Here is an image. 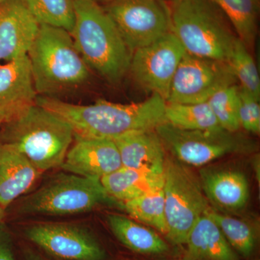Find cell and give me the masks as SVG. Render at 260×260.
<instances>
[{
  "instance_id": "35",
  "label": "cell",
  "mask_w": 260,
  "mask_h": 260,
  "mask_svg": "<svg viewBox=\"0 0 260 260\" xmlns=\"http://www.w3.org/2000/svg\"><path fill=\"white\" fill-rule=\"evenodd\" d=\"M160 1L164 2V3H166V2H172V3H174L175 0H160Z\"/></svg>"
},
{
  "instance_id": "36",
  "label": "cell",
  "mask_w": 260,
  "mask_h": 260,
  "mask_svg": "<svg viewBox=\"0 0 260 260\" xmlns=\"http://www.w3.org/2000/svg\"><path fill=\"white\" fill-rule=\"evenodd\" d=\"M7 0H0V5L2 4H3V3H5V2H6Z\"/></svg>"
},
{
  "instance_id": "26",
  "label": "cell",
  "mask_w": 260,
  "mask_h": 260,
  "mask_svg": "<svg viewBox=\"0 0 260 260\" xmlns=\"http://www.w3.org/2000/svg\"><path fill=\"white\" fill-rule=\"evenodd\" d=\"M40 25L73 30L75 21L74 0H21Z\"/></svg>"
},
{
  "instance_id": "11",
  "label": "cell",
  "mask_w": 260,
  "mask_h": 260,
  "mask_svg": "<svg viewBox=\"0 0 260 260\" xmlns=\"http://www.w3.org/2000/svg\"><path fill=\"white\" fill-rule=\"evenodd\" d=\"M237 83L225 61L186 52L173 78L167 103L199 104L208 102L220 89Z\"/></svg>"
},
{
  "instance_id": "21",
  "label": "cell",
  "mask_w": 260,
  "mask_h": 260,
  "mask_svg": "<svg viewBox=\"0 0 260 260\" xmlns=\"http://www.w3.org/2000/svg\"><path fill=\"white\" fill-rule=\"evenodd\" d=\"M107 223L113 235L128 249L143 254H161L169 251L156 232L124 215L110 214Z\"/></svg>"
},
{
  "instance_id": "7",
  "label": "cell",
  "mask_w": 260,
  "mask_h": 260,
  "mask_svg": "<svg viewBox=\"0 0 260 260\" xmlns=\"http://www.w3.org/2000/svg\"><path fill=\"white\" fill-rule=\"evenodd\" d=\"M167 237L174 244L185 245L195 223L210 206L201 183L182 162L168 159L164 171Z\"/></svg>"
},
{
  "instance_id": "27",
  "label": "cell",
  "mask_w": 260,
  "mask_h": 260,
  "mask_svg": "<svg viewBox=\"0 0 260 260\" xmlns=\"http://www.w3.org/2000/svg\"><path fill=\"white\" fill-rule=\"evenodd\" d=\"M228 64L232 70L240 88L260 98V79L257 67L245 44L237 39Z\"/></svg>"
},
{
  "instance_id": "20",
  "label": "cell",
  "mask_w": 260,
  "mask_h": 260,
  "mask_svg": "<svg viewBox=\"0 0 260 260\" xmlns=\"http://www.w3.org/2000/svg\"><path fill=\"white\" fill-rule=\"evenodd\" d=\"M164 181V174L123 167L101 179L107 194L122 205L147 193L162 189Z\"/></svg>"
},
{
  "instance_id": "13",
  "label": "cell",
  "mask_w": 260,
  "mask_h": 260,
  "mask_svg": "<svg viewBox=\"0 0 260 260\" xmlns=\"http://www.w3.org/2000/svg\"><path fill=\"white\" fill-rule=\"evenodd\" d=\"M122 167L114 140L75 136L61 168L80 177L102 179Z\"/></svg>"
},
{
  "instance_id": "22",
  "label": "cell",
  "mask_w": 260,
  "mask_h": 260,
  "mask_svg": "<svg viewBox=\"0 0 260 260\" xmlns=\"http://www.w3.org/2000/svg\"><path fill=\"white\" fill-rule=\"evenodd\" d=\"M228 19L238 39L249 49L257 34V0H212Z\"/></svg>"
},
{
  "instance_id": "18",
  "label": "cell",
  "mask_w": 260,
  "mask_h": 260,
  "mask_svg": "<svg viewBox=\"0 0 260 260\" xmlns=\"http://www.w3.org/2000/svg\"><path fill=\"white\" fill-rule=\"evenodd\" d=\"M42 174L16 149L0 144V206L6 209L32 187Z\"/></svg>"
},
{
  "instance_id": "1",
  "label": "cell",
  "mask_w": 260,
  "mask_h": 260,
  "mask_svg": "<svg viewBox=\"0 0 260 260\" xmlns=\"http://www.w3.org/2000/svg\"><path fill=\"white\" fill-rule=\"evenodd\" d=\"M37 104L66 121L75 136L114 140L130 133L155 129L165 122L166 101L158 95L133 104L99 100L78 105L58 98L38 96Z\"/></svg>"
},
{
  "instance_id": "34",
  "label": "cell",
  "mask_w": 260,
  "mask_h": 260,
  "mask_svg": "<svg viewBox=\"0 0 260 260\" xmlns=\"http://www.w3.org/2000/svg\"><path fill=\"white\" fill-rule=\"evenodd\" d=\"M97 3H99L101 5H106L107 3H111V2L114 1V0H95Z\"/></svg>"
},
{
  "instance_id": "24",
  "label": "cell",
  "mask_w": 260,
  "mask_h": 260,
  "mask_svg": "<svg viewBox=\"0 0 260 260\" xmlns=\"http://www.w3.org/2000/svg\"><path fill=\"white\" fill-rule=\"evenodd\" d=\"M205 214L218 225L227 242L239 255L244 258L252 255L256 248V234L250 223L210 208Z\"/></svg>"
},
{
  "instance_id": "14",
  "label": "cell",
  "mask_w": 260,
  "mask_h": 260,
  "mask_svg": "<svg viewBox=\"0 0 260 260\" xmlns=\"http://www.w3.org/2000/svg\"><path fill=\"white\" fill-rule=\"evenodd\" d=\"M28 56L0 64V126L37 104Z\"/></svg>"
},
{
  "instance_id": "37",
  "label": "cell",
  "mask_w": 260,
  "mask_h": 260,
  "mask_svg": "<svg viewBox=\"0 0 260 260\" xmlns=\"http://www.w3.org/2000/svg\"><path fill=\"white\" fill-rule=\"evenodd\" d=\"M255 260H259V259H255Z\"/></svg>"
},
{
  "instance_id": "31",
  "label": "cell",
  "mask_w": 260,
  "mask_h": 260,
  "mask_svg": "<svg viewBox=\"0 0 260 260\" xmlns=\"http://www.w3.org/2000/svg\"><path fill=\"white\" fill-rule=\"evenodd\" d=\"M16 251L20 260H54L25 242H22L18 246L16 244Z\"/></svg>"
},
{
  "instance_id": "25",
  "label": "cell",
  "mask_w": 260,
  "mask_h": 260,
  "mask_svg": "<svg viewBox=\"0 0 260 260\" xmlns=\"http://www.w3.org/2000/svg\"><path fill=\"white\" fill-rule=\"evenodd\" d=\"M123 208L132 218L150 225L167 235L165 200L162 189L126 202L123 203Z\"/></svg>"
},
{
  "instance_id": "30",
  "label": "cell",
  "mask_w": 260,
  "mask_h": 260,
  "mask_svg": "<svg viewBox=\"0 0 260 260\" xmlns=\"http://www.w3.org/2000/svg\"><path fill=\"white\" fill-rule=\"evenodd\" d=\"M0 260H17L14 236L4 223L0 226Z\"/></svg>"
},
{
  "instance_id": "17",
  "label": "cell",
  "mask_w": 260,
  "mask_h": 260,
  "mask_svg": "<svg viewBox=\"0 0 260 260\" xmlns=\"http://www.w3.org/2000/svg\"><path fill=\"white\" fill-rule=\"evenodd\" d=\"M123 167L164 174L165 147L155 129L135 132L116 138Z\"/></svg>"
},
{
  "instance_id": "16",
  "label": "cell",
  "mask_w": 260,
  "mask_h": 260,
  "mask_svg": "<svg viewBox=\"0 0 260 260\" xmlns=\"http://www.w3.org/2000/svg\"><path fill=\"white\" fill-rule=\"evenodd\" d=\"M200 183L208 202L222 211H240L249 199L245 174L229 169H202Z\"/></svg>"
},
{
  "instance_id": "12",
  "label": "cell",
  "mask_w": 260,
  "mask_h": 260,
  "mask_svg": "<svg viewBox=\"0 0 260 260\" xmlns=\"http://www.w3.org/2000/svg\"><path fill=\"white\" fill-rule=\"evenodd\" d=\"M185 54L177 37L169 31L133 51L129 73L143 90L167 102L173 78Z\"/></svg>"
},
{
  "instance_id": "29",
  "label": "cell",
  "mask_w": 260,
  "mask_h": 260,
  "mask_svg": "<svg viewBox=\"0 0 260 260\" xmlns=\"http://www.w3.org/2000/svg\"><path fill=\"white\" fill-rule=\"evenodd\" d=\"M239 119L241 128L254 135L260 133L259 99L239 87Z\"/></svg>"
},
{
  "instance_id": "32",
  "label": "cell",
  "mask_w": 260,
  "mask_h": 260,
  "mask_svg": "<svg viewBox=\"0 0 260 260\" xmlns=\"http://www.w3.org/2000/svg\"><path fill=\"white\" fill-rule=\"evenodd\" d=\"M252 167L254 168V173H255L256 181H258L259 186L260 184V160L259 155H256L252 160Z\"/></svg>"
},
{
  "instance_id": "33",
  "label": "cell",
  "mask_w": 260,
  "mask_h": 260,
  "mask_svg": "<svg viewBox=\"0 0 260 260\" xmlns=\"http://www.w3.org/2000/svg\"><path fill=\"white\" fill-rule=\"evenodd\" d=\"M5 209L3 207L0 206V226L3 224V219L5 218Z\"/></svg>"
},
{
  "instance_id": "28",
  "label": "cell",
  "mask_w": 260,
  "mask_h": 260,
  "mask_svg": "<svg viewBox=\"0 0 260 260\" xmlns=\"http://www.w3.org/2000/svg\"><path fill=\"white\" fill-rule=\"evenodd\" d=\"M207 102L220 127L232 133L239 131V87L234 84L220 89Z\"/></svg>"
},
{
  "instance_id": "19",
  "label": "cell",
  "mask_w": 260,
  "mask_h": 260,
  "mask_svg": "<svg viewBox=\"0 0 260 260\" xmlns=\"http://www.w3.org/2000/svg\"><path fill=\"white\" fill-rule=\"evenodd\" d=\"M185 245L191 260H240L218 225L206 214L195 223Z\"/></svg>"
},
{
  "instance_id": "3",
  "label": "cell",
  "mask_w": 260,
  "mask_h": 260,
  "mask_svg": "<svg viewBox=\"0 0 260 260\" xmlns=\"http://www.w3.org/2000/svg\"><path fill=\"white\" fill-rule=\"evenodd\" d=\"M27 56L38 96L56 98L90 78V68L64 29L40 25Z\"/></svg>"
},
{
  "instance_id": "2",
  "label": "cell",
  "mask_w": 260,
  "mask_h": 260,
  "mask_svg": "<svg viewBox=\"0 0 260 260\" xmlns=\"http://www.w3.org/2000/svg\"><path fill=\"white\" fill-rule=\"evenodd\" d=\"M74 10L70 34L83 60L107 81L119 83L129 73L133 51L102 5L74 0Z\"/></svg>"
},
{
  "instance_id": "6",
  "label": "cell",
  "mask_w": 260,
  "mask_h": 260,
  "mask_svg": "<svg viewBox=\"0 0 260 260\" xmlns=\"http://www.w3.org/2000/svg\"><path fill=\"white\" fill-rule=\"evenodd\" d=\"M101 205L123 208L107 194L100 179L61 173L26 197L18 208L23 215H70Z\"/></svg>"
},
{
  "instance_id": "5",
  "label": "cell",
  "mask_w": 260,
  "mask_h": 260,
  "mask_svg": "<svg viewBox=\"0 0 260 260\" xmlns=\"http://www.w3.org/2000/svg\"><path fill=\"white\" fill-rule=\"evenodd\" d=\"M170 31L191 55L228 62L238 37L212 0H175Z\"/></svg>"
},
{
  "instance_id": "15",
  "label": "cell",
  "mask_w": 260,
  "mask_h": 260,
  "mask_svg": "<svg viewBox=\"0 0 260 260\" xmlns=\"http://www.w3.org/2000/svg\"><path fill=\"white\" fill-rule=\"evenodd\" d=\"M39 28L21 0H7L0 5V62L26 56Z\"/></svg>"
},
{
  "instance_id": "4",
  "label": "cell",
  "mask_w": 260,
  "mask_h": 260,
  "mask_svg": "<svg viewBox=\"0 0 260 260\" xmlns=\"http://www.w3.org/2000/svg\"><path fill=\"white\" fill-rule=\"evenodd\" d=\"M0 126V144L16 149L42 173L61 167L75 138L66 121L37 104Z\"/></svg>"
},
{
  "instance_id": "8",
  "label": "cell",
  "mask_w": 260,
  "mask_h": 260,
  "mask_svg": "<svg viewBox=\"0 0 260 260\" xmlns=\"http://www.w3.org/2000/svg\"><path fill=\"white\" fill-rule=\"evenodd\" d=\"M165 148L178 160L193 167H202L231 154L252 153L256 149L253 140L223 128L184 130L164 122L155 128Z\"/></svg>"
},
{
  "instance_id": "23",
  "label": "cell",
  "mask_w": 260,
  "mask_h": 260,
  "mask_svg": "<svg viewBox=\"0 0 260 260\" xmlns=\"http://www.w3.org/2000/svg\"><path fill=\"white\" fill-rule=\"evenodd\" d=\"M164 117L165 122L181 129L207 130L220 128L208 102L199 104L166 102Z\"/></svg>"
},
{
  "instance_id": "10",
  "label": "cell",
  "mask_w": 260,
  "mask_h": 260,
  "mask_svg": "<svg viewBox=\"0 0 260 260\" xmlns=\"http://www.w3.org/2000/svg\"><path fill=\"white\" fill-rule=\"evenodd\" d=\"M132 51L170 31V15L160 0H114L103 5Z\"/></svg>"
},
{
  "instance_id": "9",
  "label": "cell",
  "mask_w": 260,
  "mask_h": 260,
  "mask_svg": "<svg viewBox=\"0 0 260 260\" xmlns=\"http://www.w3.org/2000/svg\"><path fill=\"white\" fill-rule=\"evenodd\" d=\"M24 242L54 260H108L109 253L83 224L37 223L24 228Z\"/></svg>"
}]
</instances>
